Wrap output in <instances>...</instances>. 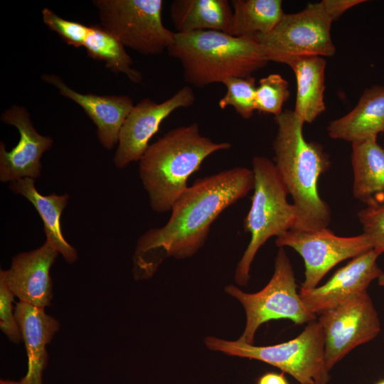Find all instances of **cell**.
<instances>
[{
    "instance_id": "18",
    "label": "cell",
    "mask_w": 384,
    "mask_h": 384,
    "mask_svg": "<svg viewBox=\"0 0 384 384\" xmlns=\"http://www.w3.org/2000/svg\"><path fill=\"white\" fill-rule=\"evenodd\" d=\"M326 129L331 138L351 143L384 133V86L366 88L356 107Z\"/></svg>"
},
{
    "instance_id": "12",
    "label": "cell",
    "mask_w": 384,
    "mask_h": 384,
    "mask_svg": "<svg viewBox=\"0 0 384 384\" xmlns=\"http://www.w3.org/2000/svg\"><path fill=\"white\" fill-rule=\"evenodd\" d=\"M194 101L193 89L185 85L162 102L144 98L134 105L119 133L114 156L116 167L123 169L132 161H139L161 122L176 110L192 106Z\"/></svg>"
},
{
    "instance_id": "7",
    "label": "cell",
    "mask_w": 384,
    "mask_h": 384,
    "mask_svg": "<svg viewBox=\"0 0 384 384\" xmlns=\"http://www.w3.org/2000/svg\"><path fill=\"white\" fill-rule=\"evenodd\" d=\"M225 292L244 308L246 323L238 339L249 344H254L258 328L270 320L289 319L303 324L316 319L297 292L293 267L284 247H279L273 275L262 289L247 293L237 286L229 284L225 287Z\"/></svg>"
},
{
    "instance_id": "8",
    "label": "cell",
    "mask_w": 384,
    "mask_h": 384,
    "mask_svg": "<svg viewBox=\"0 0 384 384\" xmlns=\"http://www.w3.org/2000/svg\"><path fill=\"white\" fill-rule=\"evenodd\" d=\"M101 26L131 49L159 55L172 45L176 32L161 18V0H95Z\"/></svg>"
},
{
    "instance_id": "10",
    "label": "cell",
    "mask_w": 384,
    "mask_h": 384,
    "mask_svg": "<svg viewBox=\"0 0 384 384\" xmlns=\"http://www.w3.org/2000/svg\"><path fill=\"white\" fill-rule=\"evenodd\" d=\"M278 247H290L303 258L305 279L301 290L316 288L321 279L339 262L374 248L363 233L353 237L335 235L329 228L319 230L292 228L277 238Z\"/></svg>"
},
{
    "instance_id": "1",
    "label": "cell",
    "mask_w": 384,
    "mask_h": 384,
    "mask_svg": "<svg viewBox=\"0 0 384 384\" xmlns=\"http://www.w3.org/2000/svg\"><path fill=\"white\" fill-rule=\"evenodd\" d=\"M253 188V172L245 167L196 179L174 203L167 223L139 238L133 255L134 278H150L166 257L182 260L194 255L205 244L216 218Z\"/></svg>"
},
{
    "instance_id": "11",
    "label": "cell",
    "mask_w": 384,
    "mask_h": 384,
    "mask_svg": "<svg viewBox=\"0 0 384 384\" xmlns=\"http://www.w3.org/2000/svg\"><path fill=\"white\" fill-rule=\"evenodd\" d=\"M324 339L326 368L351 350L374 339L380 331L378 312L368 292L348 299L319 315Z\"/></svg>"
},
{
    "instance_id": "27",
    "label": "cell",
    "mask_w": 384,
    "mask_h": 384,
    "mask_svg": "<svg viewBox=\"0 0 384 384\" xmlns=\"http://www.w3.org/2000/svg\"><path fill=\"white\" fill-rule=\"evenodd\" d=\"M43 23L68 45L75 48L84 46L90 26L64 19L48 8L42 10Z\"/></svg>"
},
{
    "instance_id": "15",
    "label": "cell",
    "mask_w": 384,
    "mask_h": 384,
    "mask_svg": "<svg viewBox=\"0 0 384 384\" xmlns=\"http://www.w3.org/2000/svg\"><path fill=\"white\" fill-rule=\"evenodd\" d=\"M58 254L46 241L37 249L14 256L11 267L1 270L0 279L19 302L46 308L50 305L53 297L50 270Z\"/></svg>"
},
{
    "instance_id": "35",
    "label": "cell",
    "mask_w": 384,
    "mask_h": 384,
    "mask_svg": "<svg viewBox=\"0 0 384 384\" xmlns=\"http://www.w3.org/2000/svg\"><path fill=\"white\" fill-rule=\"evenodd\" d=\"M313 384H317V383H313Z\"/></svg>"
},
{
    "instance_id": "4",
    "label": "cell",
    "mask_w": 384,
    "mask_h": 384,
    "mask_svg": "<svg viewBox=\"0 0 384 384\" xmlns=\"http://www.w3.org/2000/svg\"><path fill=\"white\" fill-rule=\"evenodd\" d=\"M167 51L181 62L185 80L198 88L252 76L269 62L255 36L211 30L176 33Z\"/></svg>"
},
{
    "instance_id": "32",
    "label": "cell",
    "mask_w": 384,
    "mask_h": 384,
    "mask_svg": "<svg viewBox=\"0 0 384 384\" xmlns=\"http://www.w3.org/2000/svg\"><path fill=\"white\" fill-rule=\"evenodd\" d=\"M0 384H21L19 380L1 379Z\"/></svg>"
},
{
    "instance_id": "28",
    "label": "cell",
    "mask_w": 384,
    "mask_h": 384,
    "mask_svg": "<svg viewBox=\"0 0 384 384\" xmlns=\"http://www.w3.org/2000/svg\"><path fill=\"white\" fill-rule=\"evenodd\" d=\"M358 220L374 248L384 252V201L373 203L358 213Z\"/></svg>"
},
{
    "instance_id": "24",
    "label": "cell",
    "mask_w": 384,
    "mask_h": 384,
    "mask_svg": "<svg viewBox=\"0 0 384 384\" xmlns=\"http://www.w3.org/2000/svg\"><path fill=\"white\" fill-rule=\"evenodd\" d=\"M84 47L89 57L103 61L113 73L124 74L134 83L142 81V73L132 68L133 60L127 53L124 46L100 24L90 26V32Z\"/></svg>"
},
{
    "instance_id": "2",
    "label": "cell",
    "mask_w": 384,
    "mask_h": 384,
    "mask_svg": "<svg viewBox=\"0 0 384 384\" xmlns=\"http://www.w3.org/2000/svg\"><path fill=\"white\" fill-rule=\"evenodd\" d=\"M274 120L277 132L273 142V162L297 210L294 228H327L331 210L319 196L318 182L330 166L329 156L321 144L305 139L304 122L294 110H285Z\"/></svg>"
},
{
    "instance_id": "5",
    "label": "cell",
    "mask_w": 384,
    "mask_h": 384,
    "mask_svg": "<svg viewBox=\"0 0 384 384\" xmlns=\"http://www.w3.org/2000/svg\"><path fill=\"white\" fill-rule=\"evenodd\" d=\"M253 195L249 212L243 221L244 230L250 234V242L237 264L235 282L246 286L252 263L259 249L271 237L277 238L294 228L297 220L293 203L287 201V189L273 161L265 156L252 159Z\"/></svg>"
},
{
    "instance_id": "21",
    "label": "cell",
    "mask_w": 384,
    "mask_h": 384,
    "mask_svg": "<svg viewBox=\"0 0 384 384\" xmlns=\"http://www.w3.org/2000/svg\"><path fill=\"white\" fill-rule=\"evenodd\" d=\"M233 8L228 0H174L170 6V16L176 33L199 31L229 33Z\"/></svg>"
},
{
    "instance_id": "13",
    "label": "cell",
    "mask_w": 384,
    "mask_h": 384,
    "mask_svg": "<svg viewBox=\"0 0 384 384\" xmlns=\"http://www.w3.org/2000/svg\"><path fill=\"white\" fill-rule=\"evenodd\" d=\"M382 252L375 248L353 257L339 268L322 286L310 291L299 290L307 309L320 315L326 311L367 292L372 281L383 273L377 264Z\"/></svg>"
},
{
    "instance_id": "33",
    "label": "cell",
    "mask_w": 384,
    "mask_h": 384,
    "mask_svg": "<svg viewBox=\"0 0 384 384\" xmlns=\"http://www.w3.org/2000/svg\"><path fill=\"white\" fill-rule=\"evenodd\" d=\"M378 280V284L380 286L384 287V272L379 277Z\"/></svg>"
},
{
    "instance_id": "19",
    "label": "cell",
    "mask_w": 384,
    "mask_h": 384,
    "mask_svg": "<svg viewBox=\"0 0 384 384\" xmlns=\"http://www.w3.org/2000/svg\"><path fill=\"white\" fill-rule=\"evenodd\" d=\"M10 189L12 192L23 196L33 204L43 223L46 241L50 244L67 262L74 263L78 260L77 250L65 239L60 223L62 212L68 205V194L41 195L35 187L34 179L31 178L11 182Z\"/></svg>"
},
{
    "instance_id": "22",
    "label": "cell",
    "mask_w": 384,
    "mask_h": 384,
    "mask_svg": "<svg viewBox=\"0 0 384 384\" xmlns=\"http://www.w3.org/2000/svg\"><path fill=\"white\" fill-rule=\"evenodd\" d=\"M294 73L297 97L294 113L304 122L311 123L326 110L325 69L323 57L295 58L287 63Z\"/></svg>"
},
{
    "instance_id": "31",
    "label": "cell",
    "mask_w": 384,
    "mask_h": 384,
    "mask_svg": "<svg viewBox=\"0 0 384 384\" xmlns=\"http://www.w3.org/2000/svg\"><path fill=\"white\" fill-rule=\"evenodd\" d=\"M257 384H289L284 373L274 372L266 373L261 375L257 381Z\"/></svg>"
},
{
    "instance_id": "20",
    "label": "cell",
    "mask_w": 384,
    "mask_h": 384,
    "mask_svg": "<svg viewBox=\"0 0 384 384\" xmlns=\"http://www.w3.org/2000/svg\"><path fill=\"white\" fill-rule=\"evenodd\" d=\"M353 196L369 205L384 201V146L370 137L352 143Z\"/></svg>"
},
{
    "instance_id": "26",
    "label": "cell",
    "mask_w": 384,
    "mask_h": 384,
    "mask_svg": "<svg viewBox=\"0 0 384 384\" xmlns=\"http://www.w3.org/2000/svg\"><path fill=\"white\" fill-rule=\"evenodd\" d=\"M289 95V82L279 74H270L261 78L256 87L255 110L277 117Z\"/></svg>"
},
{
    "instance_id": "9",
    "label": "cell",
    "mask_w": 384,
    "mask_h": 384,
    "mask_svg": "<svg viewBox=\"0 0 384 384\" xmlns=\"http://www.w3.org/2000/svg\"><path fill=\"white\" fill-rule=\"evenodd\" d=\"M332 22L321 2L310 3L299 12L285 14L270 33L255 37L269 61L287 65L302 57H330L336 53Z\"/></svg>"
},
{
    "instance_id": "3",
    "label": "cell",
    "mask_w": 384,
    "mask_h": 384,
    "mask_svg": "<svg viewBox=\"0 0 384 384\" xmlns=\"http://www.w3.org/2000/svg\"><path fill=\"white\" fill-rule=\"evenodd\" d=\"M231 146L201 135L196 122L174 128L149 144L139 161V171L151 209L159 213L171 210L203 161Z\"/></svg>"
},
{
    "instance_id": "30",
    "label": "cell",
    "mask_w": 384,
    "mask_h": 384,
    "mask_svg": "<svg viewBox=\"0 0 384 384\" xmlns=\"http://www.w3.org/2000/svg\"><path fill=\"white\" fill-rule=\"evenodd\" d=\"M365 1L364 0H323L321 2L326 14L334 21L349 9Z\"/></svg>"
},
{
    "instance_id": "25",
    "label": "cell",
    "mask_w": 384,
    "mask_h": 384,
    "mask_svg": "<svg viewBox=\"0 0 384 384\" xmlns=\"http://www.w3.org/2000/svg\"><path fill=\"white\" fill-rule=\"evenodd\" d=\"M223 84L226 87L225 95L219 100L218 106L223 110L233 107L244 119L252 117L255 110V78L234 77L226 79Z\"/></svg>"
},
{
    "instance_id": "14",
    "label": "cell",
    "mask_w": 384,
    "mask_h": 384,
    "mask_svg": "<svg viewBox=\"0 0 384 384\" xmlns=\"http://www.w3.org/2000/svg\"><path fill=\"white\" fill-rule=\"evenodd\" d=\"M1 120L16 127L20 138L9 151L5 144L0 142V181L11 183L24 178L39 177L42 168L41 158L52 147L53 139L36 130L28 112L23 106L12 105L1 114Z\"/></svg>"
},
{
    "instance_id": "16",
    "label": "cell",
    "mask_w": 384,
    "mask_h": 384,
    "mask_svg": "<svg viewBox=\"0 0 384 384\" xmlns=\"http://www.w3.org/2000/svg\"><path fill=\"white\" fill-rule=\"evenodd\" d=\"M41 78L84 110L96 125L98 139L104 148L111 149L118 144L121 129L134 106L132 98L127 95L82 94L69 87L56 75L43 74Z\"/></svg>"
},
{
    "instance_id": "6",
    "label": "cell",
    "mask_w": 384,
    "mask_h": 384,
    "mask_svg": "<svg viewBox=\"0 0 384 384\" xmlns=\"http://www.w3.org/2000/svg\"><path fill=\"white\" fill-rule=\"evenodd\" d=\"M204 343L211 351L277 367L300 384H328L331 378L325 363L322 329L314 321L308 323L297 337L275 345L259 346L211 336L205 338Z\"/></svg>"
},
{
    "instance_id": "23",
    "label": "cell",
    "mask_w": 384,
    "mask_h": 384,
    "mask_svg": "<svg viewBox=\"0 0 384 384\" xmlns=\"http://www.w3.org/2000/svg\"><path fill=\"white\" fill-rule=\"evenodd\" d=\"M233 20L228 34L255 36L272 31L285 14L280 0H232Z\"/></svg>"
},
{
    "instance_id": "17",
    "label": "cell",
    "mask_w": 384,
    "mask_h": 384,
    "mask_svg": "<svg viewBox=\"0 0 384 384\" xmlns=\"http://www.w3.org/2000/svg\"><path fill=\"white\" fill-rule=\"evenodd\" d=\"M14 308L28 358L26 374L19 381L21 384H43V371L48 362L46 346L60 329V322L48 314L45 308L21 302Z\"/></svg>"
},
{
    "instance_id": "29",
    "label": "cell",
    "mask_w": 384,
    "mask_h": 384,
    "mask_svg": "<svg viewBox=\"0 0 384 384\" xmlns=\"http://www.w3.org/2000/svg\"><path fill=\"white\" fill-rule=\"evenodd\" d=\"M14 297L8 286L0 279V329L11 342L18 343L23 338L13 306Z\"/></svg>"
},
{
    "instance_id": "34",
    "label": "cell",
    "mask_w": 384,
    "mask_h": 384,
    "mask_svg": "<svg viewBox=\"0 0 384 384\" xmlns=\"http://www.w3.org/2000/svg\"><path fill=\"white\" fill-rule=\"evenodd\" d=\"M376 384H384V380L378 381Z\"/></svg>"
}]
</instances>
